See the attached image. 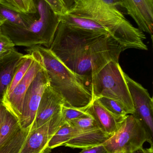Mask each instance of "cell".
Here are the masks:
<instances>
[{
	"instance_id": "cell-1",
	"label": "cell",
	"mask_w": 153,
	"mask_h": 153,
	"mask_svg": "<svg viewBox=\"0 0 153 153\" xmlns=\"http://www.w3.org/2000/svg\"><path fill=\"white\" fill-rule=\"evenodd\" d=\"M49 49L88 83L91 76L126 50L111 37L60 21Z\"/></svg>"
},
{
	"instance_id": "cell-2",
	"label": "cell",
	"mask_w": 153,
	"mask_h": 153,
	"mask_svg": "<svg viewBox=\"0 0 153 153\" xmlns=\"http://www.w3.org/2000/svg\"><path fill=\"white\" fill-rule=\"evenodd\" d=\"M60 21L109 36L126 49L147 50L144 32L134 27L117 7L102 0H75Z\"/></svg>"
},
{
	"instance_id": "cell-3",
	"label": "cell",
	"mask_w": 153,
	"mask_h": 153,
	"mask_svg": "<svg viewBox=\"0 0 153 153\" xmlns=\"http://www.w3.org/2000/svg\"><path fill=\"white\" fill-rule=\"evenodd\" d=\"M26 51L41 63L50 86L64 100V106L82 110L90 104L93 96L88 83L70 71L49 48L37 45Z\"/></svg>"
},
{
	"instance_id": "cell-4",
	"label": "cell",
	"mask_w": 153,
	"mask_h": 153,
	"mask_svg": "<svg viewBox=\"0 0 153 153\" xmlns=\"http://www.w3.org/2000/svg\"><path fill=\"white\" fill-rule=\"evenodd\" d=\"M38 17L28 27L3 23V33L15 46L31 48L41 45L50 48L60 23L59 16L43 0H35Z\"/></svg>"
},
{
	"instance_id": "cell-5",
	"label": "cell",
	"mask_w": 153,
	"mask_h": 153,
	"mask_svg": "<svg viewBox=\"0 0 153 153\" xmlns=\"http://www.w3.org/2000/svg\"><path fill=\"white\" fill-rule=\"evenodd\" d=\"M119 62L111 61L91 76L88 85L91 91L93 100L106 97L118 102L128 115H133V101Z\"/></svg>"
},
{
	"instance_id": "cell-6",
	"label": "cell",
	"mask_w": 153,
	"mask_h": 153,
	"mask_svg": "<svg viewBox=\"0 0 153 153\" xmlns=\"http://www.w3.org/2000/svg\"><path fill=\"white\" fill-rule=\"evenodd\" d=\"M147 142H153L145 128L134 115H128L119 129L103 144L109 153H133Z\"/></svg>"
},
{
	"instance_id": "cell-7",
	"label": "cell",
	"mask_w": 153,
	"mask_h": 153,
	"mask_svg": "<svg viewBox=\"0 0 153 153\" xmlns=\"http://www.w3.org/2000/svg\"><path fill=\"white\" fill-rule=\"evenodd\" d=\"M125 77L133 101L134 115L144 127L153 141V100L147 89L125 73Z\"/></svg>"
},
{
	"instance_id": "cell-8",
	"label": "cell",
	"mask_w": 153,
	"mask_h": 153,
	"mask_svg": "<svg viewBox=\"0 0 153 153\" xmlns=\"http://www.w3.org/2000/svg\"><path fill=\"white\" fill-rule=\"evenodd\" d=\"M49 85V78L44 68L37 74L25 94L21 115L19 120L21 129L31 127L42 94Z\"/></svg>"
},
{
	"instance_id": "cell-9",
	"label": "cell",
	"mask_w": 153,
	"mask_h": 153,
	"mask_svg": "<svg viewBox=\"0 0 153 153\" xmlns=\"http://www.w3.org/2000/svg\"><path fill=\"white\" fill-rule=\"evenodd\" d=\"M65 122L61 111L41 126L31 129L19 153H47L49 142Z\"/></svg>"
},
{
	"instance_id": "cell-10",
	"label": "cell",
	"mask_w": 153,
	"mask_h": 153,
	"mask_svg": "<svg viewBox=\"0 0 153 153\" xmlns=\"http://www.w3.org/2000/svg\"><path fill=\"white\" fill-rule=\"evenodd\" d=\"M43 68L40 62L34 57V62L27 73L10 93L2 101L6 109L18 120L21 115L23 100L27 90L37 74Z\"/></svg>"
},
{
	"instance_id": "cell-11",
	"label": "cell",
	"mask_w": 153,
	"mask_h": 153,
	"mask_svg": "<svg viewBox=\"0 0 153 153\" xmlns=\"http://www.w3.org/2000/svg\"><path fill=\"white\" fill-rule=\"evenodd\" d=\"M123 8L143 32L153 38V0H122Z\"/></svg>"
},
{
	"instance_id": "cell-12",
	"label": "cell",
	"mask_w": 153,
	"mask_h": 153,
	"mask_svg": "<svg viewBox=\"0 0 153 153\" xmlns=\"http://www.w3.org/2000/svg\"><path fill=\"white\" fill-rule=\"evenodd\" d=\"M64 104L63 98L49 85L42 94L31 129L37 128L46 123L61 111Z\"/></svg>"
},
{
	"instance_id": "cell-13",
	"label": "cell",
	"mask_w": 153,
	"mask_h": 153,
	"mask_svg": "<svg viewBox=\"0 0 153 153\" xmlns=\"http://www.w3.org/2000/svg\"><path fill=\"white\" fill-rule=\"evenodd\" d=\"M91 116L98 127L106 134L112 136L119 129L125 117L115 116L102 106L97 100L81 110Z\"/></svg>"
},
{
	"instance_id": "cell-14",
	"label": "cell",
	"mask_w": 153,
	"mask_h": 153,
	"mask_svg": "<svg viewBox=\"0 0 153 153\" xmlns=\"http://www.w3.org/2000/svg\"><path fill=\"white\" fill-rule=\"evenodd\" d=\"M24 55L16 51L0 63V102L6 94L15 72Z\"/></svg>"
},
{
	"instance_id": "cell-15",
	"label": "cell",
	"mask_w": 153,
	"mask_h": 153,
	"mask_svg": "<svg viewBox=\"0 0 153 153\" xmlns=\"http://www.w3.org/2000/svg\"><path fill=\"white\" fill-rule=\"evenodd\" d=\"M111 137L100 128L80 133L65 144L72 148L84 149L103 144Z\"/></svg>"
},
{
	"instance_id": "cell-16",
	"label": "cell",
	"mask_w": 153,
	"mask_h": 153,
	"mask_svg": "<svg viewBox=\"0 0 153 153\" xmlns=\"http://www.w3.org/2000/svg\"><path fill=\"white\" fill-rule=\"evenodd\" d=\"M38 17L37 13H25L10 9L0 4V19L3 23L28 27Z\"/></svg>"
},
{
	"instance_id": "cell-17",
	"label": "cell",
	"mask_w": 153,
	"mask_h": 153,
	"mask_svg": "<svg viewBox=\"0 0 153 153\" xmlns=\"http://www.w3.org/2000/svg\"><path fill=\"white\" fill-rule=\"evenodd\" d=\"M20 129L19 120L6 109L0 128V149L10 142Z\"/></svg>"
},
{
	"instance_id": "cell-18",
	"label": "cell",
	"mask_w": 153,
	"mask_h": 153,
	"mask_svg": "<svg viewBox=\"0 0 153 153\" xmlns=\"http://www.w3.org/2000/svg\"><path fill=\"white\" fill-rule=\"evenodd\" d=\"M81 132L73 127L70 124L65 122L60 127L49 142L48 151L64 145L69 140L78 135Z\"/></svg>"
},
{
	"instance_id": "cell-19",
	"label": "cell",
	"mask_w": 153,
	"mask_h": 153,
	"mask_svg": "<svg viewBox=\"0 0 153 153\" xmlns=\"http://www.w3.org/2000/svg\"><path fill=\"white\" fill-rule=\"evenodd\" d=\"M31 128H21L10 142L0 149V153H19Z\"/></svg>"
},
{
	"instance_id": "cell-20",
	"label": "cell",
	"mask_w": 153,
	"mask_h": 153,
	"mask_svg": "<svg viewBox=\"0 0 153 153\" xmlns=\"http://www.w3.org/2000/svg\"><path fill=\"white\" fill-rule=\"evenodd\" d=\"M34 57L32 54L28 53L27 54L24 55V58L15 72L11 83L8 88L6 95L4 98H5L14 89V87L23 78V76L28 71L29 69L34 62Z\"/></svg>"
},
{
	"instance_id": "cell-21",
	"label": "cell",
	"mask_w": 153,
	"mask_h": 153,
	"mask_svg": "<svg viewBox=\"0 0 153 153\" xmlns=\"http://www.w3.org/2000/svg\"><path fill=\"white\" fill-rule=\"evenodd\" d=\"M0 4L10 9L25 13H37L35 0H0Z\"/></svg>"
},
{
	"instance_id": "cell-22",
	"label": "cell",
	"mask_w": 153,
	"mask_h": 153,
	"mask_svg": "<svg viewBox=\"0 0 153 153\" xmlns=\"http://www.w3.org/2000/svg\"><path fill=\"white\" fill-rule=\"evenodd\" d=\"M67 123L81 133L99 128L94 119L89 114L71 120Z\"/></svg>"
},
{
	"instance_id": "cell-23",
	"label": "cell",
	"mask_w": 153,
	"mask_h": 153,
	"mask_svg": "<svg viewBox=\"0 0 153 153\" xmlns=\"http://www.w3.org/2000/svg\"><path fill=\"white\" fill-rule=\"evenodd\" d=\"M96 100L105 108L115 116L121 117H125L127 116L126 111L118 102L106 97H100Z\"/></svg>"
},
{
	"instance_id": "cell-24",
	"label": "cell",
	"mask_w": 153,
	"mask_h": 153,
	"mask_svg": "<svg viewBox=\"0 0 153 153\" xmlns=\"http://www.w3.org/2000/svg\"><path fill=\"white\" fill-rule=\"evenodd\" d=\"M15 45L0 28V63L16 51Z\"/></svg>"
},
{
	"instance_id": "cell-25",
	"label": "cell",
	"mask_w": 153,
	"mask_h": 153,
	"mask_svg": "<svg viewBox=\"0 0 153 153\" xmlns=\"http://www.w3.org/2000/svg\"><path fill=\"white\" fill-rule=\"evenodd\" d=\"M58 16L65 15L73 4L75 0H43Z\"/></svg>"
},
{
	"instance_id": "cell-26",
	"label": "cell",
	"mask_w": 153,
	"mask_h": 153,
	"mask_svg": "<svg viewBox=\"0 0 153 153\" xmlns=\"http://www.w3.org/2000/svg\"><path fill=\"white\" fill-rule=\"evenodd\" d=\"M61 113L64 121L66 123L88 115L86 112L81 110L64 105L62 107Z\"/></svg>"
},
{
	"instance_id": "cell-27",
	"label": "cell",
	"mask_w": 153,
	"mask_h": 153,
	"mask_svg": "<svg viewBox=\"0 0 153 153\" xmlns=\"http://www.w3.org/2000/svg\"><path fill=\"white\" fill-rule=\"evenodd\" d=\"M80 153H109L103 145L91 148L82 149Z\"/></svg>"
},
{
	"instance_id": "cell-28",
	"label": "cell",
	"mask_w": 153,
	"mask_h": 153,
	"mask_svg": "<svg viewBox=\"0 0 153 153\" xmlns=\"http://www.w3.org/2000/svg\"><path fill=\"white\" fill-rule=\"evenodd\" d=\"M108 4H110L112 6H121L123 7V3L122 0H102Z\"/></svg>"
},
{
	"instance_id": "cell-29",
	"label": "cell",
	"mask_w": 153,
	"mask_h": 153,
	"mask_svg": "<svg viewBox=\"0 0 153 153\" xmlns=\"http://www.w3.org/2000/svg\"><path fill=\"white\" fill-rule=\"evenodd\" d=\"M6 109L2 102H0V128L3 120L5 116Z\"/></svg>"
},
{
	"instance_id": "cell-30",
	"label": "cell",
	"mask_w": 153,
	"mask_h": 153,
	"mask_svg": "<svg viewBox=\"0 0 153 153\" xmlns=\"http://www.w3.org/2000/svg\"><path fill=\"white\" fill-rule=\"evenodd\" d=\"M133 153H153V147L151 146L150 148H144L142 147Z\"/></svg>"
},
{
	"instance_id": "cell-31",
	"label": "cell",
	"mask_w": 153,
	"mask_h": 153,
	"mask_svg": "<svg viewBox=\"0 0 153 153\" xmlns=\"http://www.w3.org/2000/svg\"><path fill=\"white\" fill-rule=\"evenodd\" d=\"M3 24V23L1 21V20L0 19V27H1V26L2 24Z\"/></svg>"
},
{
	"instance_id": "cell-32",
	"label": "cell",
	"mask_w": 153,
	"mask_h": 153,
	"mask_svg": "<svg viewBox=\"0 0 153 153\" xmlns=\"http://www.w3.org/2000/svg\"><path fill=\"white\" fill-rule=\"evenodd\" d=\"M118 153H124L123 152Z\"/></svg>"
},
{
	"instance_id": "cell-33",
	"label": "cell",
	"mask_w": 153,
	"mask_h": 153,
	"mask_svg": "<svg viewBox=\"0 0 153 153\" xmlns=\"http://www.w3.org/2000/svg\"><path fill=\"white\" fill-rule=\"evenodd\" d=\"M123 153H124V152H123Z\"/></svg>"
}]
</instances>
